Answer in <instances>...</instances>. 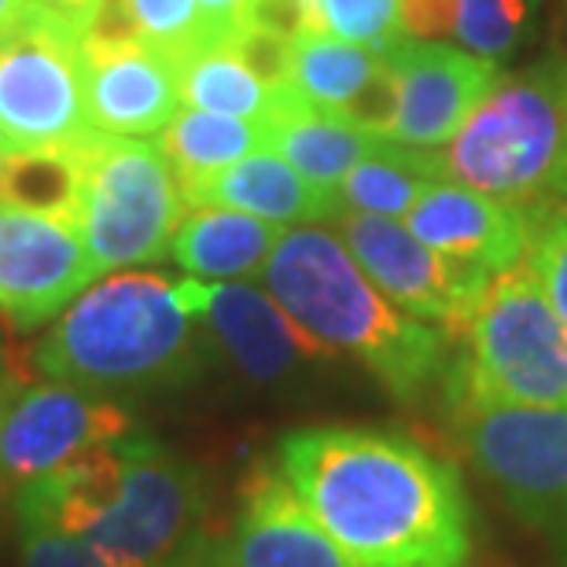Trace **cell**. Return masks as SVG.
<instances>
[{
	"mask_svg": "<svg viewBox=\"0 0 567 567\" xmlns=\"http://www.w3.org/2000/svg\"><path fill=\"white\" fill-rule=\"evenodd\" d=\"M277 468L339 549L365 567H464L472 505L457 468L380 427H299Z\"/></svg>",
	"mask_w": 567,
	"mask_h": 567,
	"instance_id": "cell-1",
	"label": "cell"
},
{
	"mask_svg": "<svg viewBox=\"0 0 567 567\" xmlns=\"http://www.w3.org/2000/svg\"><path fill=\"white\" fill-rule=\"evenodd\" d=\"M16 516L38 519L137 567H192L203 553V472L155 435L82 453L16 491Z\"/></svg>",
	"mask_w": 567,
	"mask_h": 567,
	"instance_id": "cell-2",
	"label": "cell"
},
{
	"mask_svg": "<svg viewBox=\"0 0 567 567\" xmlns=\"http://www.w3.org/2000/svg\"><path fill=\"white\" fill-rule=\"evenodd\" d=\"M266 291L328 358H354L399 402H416L446 372L450 339L402 313L372 284L343 240L328 229L295 225L262 266Z\"/></svg>",
	"mask_w": 567,
	"mask_h": 567,
	"instance_id": "cell-3",
	"label": "cell"
},
{
	"mask_svg": "<svg viewBox=\"0 0 567 567\" xmlns=\"http://www.w3.org/2000/svg\"><path fill=\"white\" fill-rule=\"evenodd\" d=\"M196 310L185 280L111 274L85 288L33 347V365L89 394H137L177 383L196 361Z\"/></svg>",
	"mask_w": 567,
	"mask_h": 567,
	"instance_id": "cell-4",
	"label": "cell"
},
{
	"mask_svg": "<svg viewBox=\"0 0 567 567\" xmlns=\"http://www.w3.org/2000/svg\"><path fill=\"white\" fill-rule=\"evenodd\" d=\"M439 155L453 185L519 207L560 196L567 181V63L549 60L535 71L497 78Z\"/></svg>",
	"mask_w": 567,
	"mask_h": 567,
	"instance_id": "cell-5",
	"label": "cell"
},
{
	"mask_svg": "<svg viewBox=\"0 0 567 567\" xmlns=\"http://www.w3.org/2000/svg\"><path fill=\"white\" fill-rule=\"evenodd\" d=\"M446 372L457 405L567 410V324L527 266L494 274Z\"/></svg>",
	"mask_w": 567,
	"mask_h": 567,
	"instance_id": "cell-6",
	"label": "cell"
},
{
	"mask_svg": "<svg viewBox=\"0 0 567 567\" xmlns=\"http://www.w3.org/2000/svg\"><path fill=\"white\" fill-rule=\"evenodd\" d=\"M74 225L96 274H126L169 258L188 199L163 144L93 130L82 144H74Z\"/></svg>",
	"mask_w": 567,
	"mask_h": 567,
	"instance_id": "cell-7",
	"label": "cell"
},
{
	"mask_svg": "<svg viewBox=\"0 0 567 567\" xmlns=\"http://www.w3.org/2000/svg\"><path fill=\"white\" fill-rule=\"evenodd\" d=\"M82 27L41 4L0 38V141L8 152H60L93 133Z\"/></svg>",
	"mask_w": 567,
	"mask_h": 567,
	"instance_id": "cell-8",
	"label": "cell"
},
{
	"mask_svg": "<svg viewBox=\"0 0 567 567\" xmlns=\"http://www.w3.org/2000/svg\"><path fill=\"white\" fill-rule=\"evenodd\" d=\"M453 424L475 472L519 519L567 535V410L457 405Z\"/></svg>",
	"mask_w": 567,
	"mask_h": 567,
	"instance_id": "cell-9",
	"label": "cell"
},
{
	"mask_svg": "<svg viewBox=\"0 0 567 567\" xmlns=\"http://www.w3.org/2000/svg\"><path fill=\"white\" fill-rule=\"evenodd\" d=\"M339 240L377 288L402 313L439 328L450 343H457L480 306L491 274L468 262L431 251L424 240L377 214H339Z\"/></svg>",
	"mask_w": 567,
	"mask_h": 567,
	"instance_id": "cell-10",
	"label": "cell"
},
{
	"mask_svg": "<svg viewBox=\"0 0 567 567\" xmlns=\"http://www.w3.org/2000/svg\"><path fill=\"white\" fill-rule=\"evenodd\" d=\"M130 431H137L133 413L115 399L55 380L16 383L0 405V486L22 491Z\"/></svg>",
	"mask_w": 567,
	"mask_h": 567,
	"instance_id": "cell-11",
	"label": "cell"
},
{
	"mask_svg": "<svg viewBox=\"0 0 567 567\" xmlns=\"http://www.w3.org/2000/svg\"><path fill=\"white\" fill-rule=\"evenodd\" d=\"M100 274L66 214L0 199V317L33 332L55 321Z\"/></svg>",
	"mask_w": 567,
	"mask_h": 567,
	"instance_id": "cell-12",
	"label": "cell"
},
{
	"mask_svg": "<svg viewBox=\"0 0 567 567\" xmlns=\"http://www.w3.org/2000/svg\"><path fill=\"white\" fill-rule=\"evenodd\" d=\"M388 63L399 93L388 141L435 155L457 137V130L497 82V66L491 60L439 41L405 38L388 52Z\"/></svg>",
	"mask_w": 567,
	"mask_h": 567,
	"instance_id": "cell-13",
	"label": "cell"
},
{
	"mask_svg": "<svg viewBox=\"0 0 567 567\" xmlns=\"http://www.w3.org/2000/svg\"><path fill=\"white\" fill-rule=\"evenodd\" d=\"M188 302L196 317L207 321L210 339L233 361L236 372L251 383L288 380L302 361L328 358L269 291L244 280H185Z\"/></svg>",
	"mask_w": 567,
	"mask_h": 567,
	"instance_id": "cell-14",
	"label": "cell"
},
{
	"mask_svg": "<svg viewBox=\"0 0 567 567\" xmlns=\"http://www.w3.org/2000/svg\"><path fill=\"white\" fill-rule=\"evenodd\" d=\"M207 567H365L324 535L277 464H258L240 491V513L207 553Z\"/></svg>",
	"mask_w": 567,
	"mask_h": 567,
	"instance_id": "cell-15",
	"label": "cell"
},
{
	"mask_svg": "<svg viewBox=\"0 0 567 567\" xmlns=\"http://www.w3.org/2000/svg\"><path fill=\"white\" fill-rule=\"evenodd\" d=\"M85 104L96 133L152 137L181 111L177 60L141 41H85Z\"/></svg>",
	"mask_w": 567,
	"mask_h": 567,
	"instance_id": "cell-16",
	"label": "cell"
},
{
	"mask_svg": "<svg viewBox=\"0 0 567 567\" xmlns=\"http://www.w3.org/2000/svg\"><path fill=\"white\" fill-rule=\"evenodd\" d=\"M405 229L431 251L453 262L480 266L491 277L524 266L527 255V210L519 203L450 181L446 185L439 181L413 203V210L405 214Z\"/></svg>",
	"mask_w": 567,
	"mask_h": 567,
	"instance_id": "cell-17",
	"label": "cell"
},
{
	"mask_svg": "<svg viewBox=\"0 0 567 567\" xmlns=\"http://www.w3.org/2000/svg\"><path fill=\"white\" fill-rule=\"evenodd\" d=\"M288 82L306 104L388 137L394 104H399L388 55L324 38V33H302L291 41Z\"/></svg>",
	"mask_w": 567,
	"mask_h": 567,
	"instance_id": "cell-18",
	"label": "cell"
},
{
	"mask_svg": "<svg viewBox=\"0 0 567 567\" xmlns=\"http://www.w3.org/2000/svg\"><path fill=\"white\" fill-rule=\"evenodd\" d=\"M266 147L280 155L291 169L310 181V185L336 192L343 177L369 155L380 152L388 141L377 130H365L332 111H321L295 93L291 82L277 85V100L269 118L262 122Z\"/></svg>",
	"mask_w": 567,
	"mask_h": 567,
	"instance_id": "cell-19",
	"label": "cell"
},
{
	"mask_svg": "<svg viewBox=\"0 0 567 567\" xmlns=\"http://www.w3.org/2000/svg\"><path fill=\"white\" fill-rule=\"evenodd\" d=\"M185 199H188V207L240 210V214H251V218L274 221L280 229L336 221L339 214H343L336 192L310 185L299 169H291L280 155L269 152V147L225 166L218 177H210L207 185L188 192Z\"/></svg>",
	"mask_w": 567,
	"mask_h": 567,
	"instance_id": "cell-20",
	"label": "cell"
},
{
	"mask_svg": "<svg viewBox=\"0 0 567 567\" xmlns=\"http://www.w3.org/2000/svg\"><path fill=\"white\" fill-rule=\"evenodd\" d=\"M280 225L225 207H188L169 258L196 280H244L262 274L280 240Z\"/></svg>",
	"mask_w": 567,
	"mask_h": 567,
	"instance_id": "cell-21",
	"label": "cell"
},
{
	"mask_svg": "<svg viewBox=\"0 0 567 567\" xmlns=\"http://www.w3.org/2000/svg\"><path fill=\"white\" fill-rule=\"evenodd\" d=\"M524 22L527 0H402L405 38H453L491 63L516 49Z\"/></svg>",
	"mask_w": 567,
	"mask_h": 567,
	"instance_id": "cell-22",
	"label": "cell"
},
{
	"mask_svg": "<svg viewBox=\"0 0 567 567\" xmlns=\"http://www.w3.org/2000/svg\"><path fill=\"white\" fill-rule=\"evenodd\" d=\"M442 174V155L383 141L377 155L358 163L336 188L343 214H377V218H405L413 203L435 188Z\"/></svg>",
	"mask_w": 567,
	"mask_h": 567,
	"instance_id": "cell-23",
	"label": "cell"
},
{
	"mask_svg": "<svg viewBox=\"0 0 567 567\" xmlns=\"http://www.w3.org/2000/svg\"><path fill=\"white\" fill-rule=\"evenodd\" d=\"M158 144H163L169 166H174L181 192L188 196L199 185H207L210 177H218L225 166L262 152L266 130L262 122L225 118L192 107V111H177L174 122L163 130V141Z\"/></svg>",
	"mask_w": 567,
	"mask_h": 567,
	"instance_id": "cell-24",
	"label": "cell"
},
{
	"mask_svg": "<svg viewBox=\"0 0 567 567\" xmlns=\"http://www.w3.org/2000/svg\"><path fill=\"white\" fill-rule=\"evenodd\" d=\"M177 78H181V100L185 104L225 118L266 122L277 100V85H266L229 44L181 55Z\"/></svg>",
	"mask_w": 567,
	"mask_h": 567,
	"instance_id": "cell-25",
	"label": "cell"
},
{
	"mask_svg": "<svg viewBox=\"0 0 567 567\" xmlns=\"http://www.w3.org/2000/svg\"><path fill=\"white\" fill-rule=\"evenodd\" d=\"M0 199L30 210L66 214L74 221L78 207V158L74 147L60 152H8L0 174Z\"/></svg>",
	"mask_w": 567,
	"mask_h": 567,
	"instance_id": "cell-26",
	"label": "cell"
},
{
	"mask_svg": "<svg viewBox=\"0 0 567 567\" xmlns=\"http://www.w3.org/2000/svg\"><path fill=\"white\" fill-rule=\"evenodd\" d=\"M310 33L388 55L402 33V0H313Z\"/></svg>",
	"mask_w": 567,
	"mask_h": 567,
	"instance_id": "cell-27",
	"label": "cell"
},
{
	"mask_svg": "<svg viewBox=\"0 0 567 567\" xmlns=\"http://www.w3.org/2000/svg\"><path fill=\"white\" fill-rule=\"evenodd\" d=\"M527 255L524 262L549 306L567 324V199L527 203Z\"/></svg>",
	"mask_w": 567,
	"mask_h": 567,
	"instance_id": "cell-28",
	"label": "cell"
},
{
	"mask_svg": "<svg viewBox=\"0 0 567 567\" xmlns=\"http://www.w3.org/2000/svg\"><path fill=\"white\" fill-rule=\"evenodd\" d=\"M133 38L174 55L199 49V4L196 0H118Z\"/></svg>",
	"mask_w": 567,
	"mask_h": 567,
	"instance_id": "cell-29",
	"label": "cell"
},
{
	"mask_svg": "<svg viewBox=\"0 0 567 567\" xmlns=\"http://www.w3.org/2000/svg\"><path fill=\"white\" fill-rule=\"evenodd\" d=\"M22 567H137L38 519H19Z\"/></svg>",
	"mask_w": 567,
	"mask_h": 567,
	"instance_id": "cell-30",
	"label": "cell"
},
{
	"mask_svg": "<svg viewBox=\"0 0 567 567\" xmlns=\"http://www.w3.org/2000/svg\"><path fill=\"white\" fill-rule=\"evenodd\" d=\"M199 4V49L229 44L247 27L251 0H196Z\"/></svg>",
	"mask_w": 567,
	"mask_h": 567,
	"instance_id": "cell-31",
	"label": "cell"
},
{
	"mask_svg": "<svg viewBox=\"0 0 567 567\" xmlns=\"http://www.w3.org/2000/svg\"><path fill=\"white\" fill-rule=\"evenodd\" d=\"M38 8H41V0H0V38L19 30Z\"/></svg>",
	"mask_w": 567,
	"mask_h": 567,
	"instance_id": "cell-32",
	"label": "cell"
},
{
	"mask_svg": "<svg viewBox=\"0 0 567 567\" xmlns=\"http://www.w3.org/2000/svg\"><path fill=\"white\" fill-rule=\"evenodd\" d=\"M41 4H49L52 11H60V16H66V19L85 22L89 11H93L96 4H104V0H41Z\"/></svg>",
	"mask_w": 567,
	"mask_h": 567,
	"instance_id": "cell-33",
	"label": "cell"
},
{
	"mask_svg": "<svg viewBox=\"0 0 567 567\" xmlns=\"http://www.w3.org/2000/svg\"><path fill=\"white\" fill-rule=\"evenodd\" d=\"M11 388H16V383H11V377H8V365H4V358H0V405L8 402Z\"/></svg>",
	"mask_w": 567,
	"mask_h": 567,
	"instance_id": "cell-34",
	"label": "cell"
},
{
	"mask_svg": "<svg viewBox=\"0 0 567 567\" xmlns=\"http://www.w3.org/2000/svg\"><path fill=\"white\" fill-rule=\"evenodd\" d=\"M4 158H8V147H4V141H0V174H4Z\"/></svg>",
	"mask_w": 567,
	"mask_h": 567,
	"instance_id": "cell-35",
	"label": "cell"
},
{
	"mask_svg": "<svg viewBox=\"0 0 567 567\" xmlns=\"http://www.w3.org/2000/svg\"><path fill=\"white\" fill-rule=\"evenodd\" d=\"M557 199H567V181H564V188H560V196Z\"/></svg>",
	"mask_w": 567,
	"mask_h": 567,
	"instance_id": "cell-36",
	"label": "cell"
}]
</instances>
